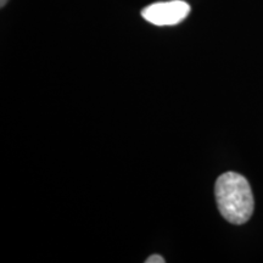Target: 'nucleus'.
Listing matches in <instances>:
<instances>
[{
	"label": "nucleus",
	"mask_w": 263,
	"mask_h": 263,
	"mask_svg": "<svg viewBox=\"0 0 263 263\" xmlns=\"http://www.w3.org/2000/svg\"><path fill=\"white\" fill-rule=\"evenodd\" d=\"M145 263H164V258L160 255H153L145 259Z\"/></svg>",
	"instance_id": "nucleus-3"
},
{
	"label": "nucleus",
	"mask_w": 263,
	"mask_h": 263,
	"mask_svg": "<svg viewBox=\"0 0 263 263\" xmlns=\"http://www.w3.org/2000/svg\"><path fill=\"white\" fill-rule=\"evenodd\" d=\"M215 195L219 212L232 224H244L254 213L251 186L241 174L227 172L218 177Z\"/></svg>",
	"instance_id": "nucleus-1"
},
{
	"label": "nucleus",
	"mask_w": 263,
	"mask_h": 263,
	"mask_svg": "<svg viewBox=\"0 0 263 263\" xmlns=\"http://www.w3.org/2000/svg\"><path fill=\"white\" fill-rule=\"evenodd\" d=\"M190 12V5L183 0L155 3L146 6L141 16L155 26H174L186 18Z\"/></svg>",
	"instance_id": "nucleus-2"
},
{
	"label": "nucleus",
	"mask_w": 263,
	"mask_h": 263,
	"mask_svg": "<svg viewBox=\"0 0 263 263\" xmlns=\"http://www.w3.org/2000/svg\"><path fill=\"white\" fill-rule=\"evenodd\" d=\"M8 2H9V0H0V6H2V8H4Z\"/></svg>",
	"instance_id": "nucleus-4"
}]
</instances>
